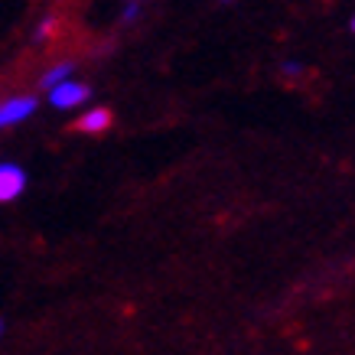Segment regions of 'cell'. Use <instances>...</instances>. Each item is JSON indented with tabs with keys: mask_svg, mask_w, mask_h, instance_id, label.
Listing matches in <instances>:
<instances>
[{
	"mask_svg": "<svg viewBox=\"0 0 355 355\" xmlns=\"http://www.w3.org/2000/svg\"><path fill=\"white\" fill-rule=\"evenodd\" d=\"M88 95H92V88L78 85V82H62L59 88H53V92H49V105H53V108H59V111L78 108L82 101H88Z\"/></svg>",
	"mask_w": 355,
	"mask_h": 355,
	"instance_id": "6da1fadb",
	"label": "cell"
},
{
	"mask_svg": "<svg viewBox=\"0 0 355 355\" xmlns=\"http://www.w3.org/2000/svg\"><path fill=\"white\" fill-rule=\"evenodd\" d=\"M33 111H36V98H33V95L3 101V105H0V130L13 128V124H20V121H26Z\"/></svg>",
	"mask_w": 355,
	"mask_h": 355,
	"instance_id": "7a4b0ae2",
	"label": "cell"
},
{
	"mask_svg": "<svg viewBox=\"0 0 355 355\" xmlns=\"http://www.w3.org/2000/svg\"><path fill=\"white\" fill-rule=\"evenodd\" d=\"M26 189V173L17 163H0V202H10Z\"/></svg>",
	"mask_w": 355,
	"mask_h": 355,
	"instance_id": "3957f363",
	"label": "cell"
},
{
	"mask_svg": "<svg viewBox=\"0 0 355 355\" xmlns=\"http://www.w3.org/2000/svg\"><path fill=\"white\" fill-rule=\"evenodd\" d=\"M111 124V111L105 108H92L85 118L78 121V130H85V134H98V130H105Z\"/></svg>",
	"mask_w": 355,
	"mask_h": 355,
	"instance_id": "277c9868",
	"label": "cell"
},
{
	"mask_svg": "<svg viewBox=\"0 0 355 355\" xmlns=\"http://www.w3.org/2000/svg\"><path fill=\"white\" fill-rule=\"evenodd\" d=\"M69 76H72V62H62V65H55V69H49L43 76V88H59L62 82H69Z\"/></svg>",
	"mask_w": 355,
	"mask_h": 355,
	"instance_id": "5b68a950",
	"label": "cell"
},
{
	"mask_svg": "<svg viewBox=\"0 0 355 355\" xmlns=\"http://www.w3.org/2000/svg\"><path fill=\"white\" fill-rule=\"evenodd\" d=\"M53 30H55V20H53V17H46V20L40 23V26H36V33H33V40H36V43H43V40H46V36H49Z\"/></svg>",
	"mask_w": 355,
	"mask_h": 355,
	"instance_id": "8992f818",
	"label": "cell"
},
{
	"mask_svg": "<svg viewBox=\"0 0 355 355\" xmlns=\"http://www.w3.org/2000/svg\"><path fill=\"white\" fill-rule=\"evenodd\" d=\"M137 10H140L137 3H130V7H124V23H128V20H134V17H137Z\"/></svg>",
	"mask_w": 355,
	"mask_h": 355,
	"instance_id": "52a82bcc",
	"label": "cell"
},
{
	"mask_svg": "<svg viewBox=\"0 0 355 355\" xmlns=\"http://www.w3.org/2000/svg\"><path fill=\"white\" fill-rule=\"evenodd\" d=\"M284 72H287V76H300L303 69H300L297 62H287V65H284Z\"/></svg>",
	"mask_w": 355,
	"mask_h": 355,
	"instance_id": "ba28073f",
	"label": "cell"
},
{
	"mask_svg": "<svg viewBox=\"0 0 355 355\" xmlns=\"http://www.w3.org/2000/svg\"><path fill=\"white\" fill-rule=\"evenodd\" d=\"M0 333H3V323H0Z\"/></svg>",
	"mask_w": 355,
	"mask_h": 355,
	"instance_id": "9c48e42d",
	"label": "cell"
},
{
	"mask_svg": "<svg viewBox=\"0 0 355 355\" xmlns=\"http://www.w3.org/2000/svg\"><path fill=\"white\" fill-rule=\"evenodd\" d=\"M352 30H355V20H352Z\"/></svg>",
	"mask_w": 355,
	"mask_h": 355,
	"instance_id": "30bf717a",
	"label": "cell"
}]
</instances>
